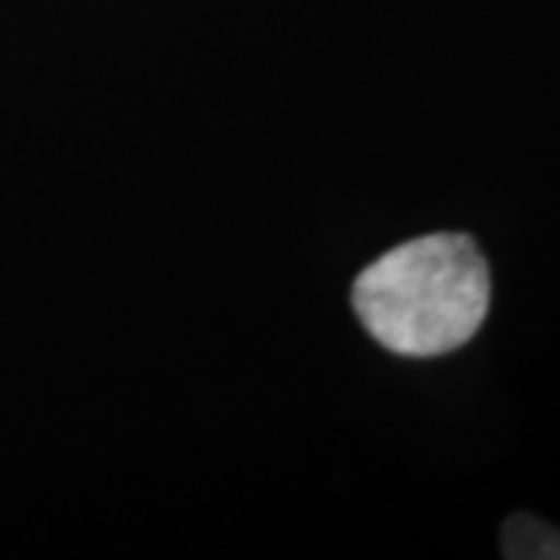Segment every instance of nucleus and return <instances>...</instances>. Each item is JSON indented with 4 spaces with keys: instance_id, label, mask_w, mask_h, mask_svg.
<instances>
[{
    "instance_id": "nucleus-1",
    "label": "nucleus",
    "mask_w": 560,
    "mask_h": 560,
    "mask_svg": "<svg viewBox=\"0 0 560 560\" xmlns=\"http://www.w3.org/2000/svg\"><path fill=\"white\" fill-rule=\"evenodd\" d=\"M492 302L489 261L467 234H427L374 259L352 283L361 327L405 359L448 355L477 337Z\"/></svg>"
},
{
    "instance_id": "nucleus-2",
    "label": "nucleus",
    "mask_w": 560,
    "mask_h": 560,
    "mask_svg": "<svg viewBox=\"0 0 560 560\" xmlns=\"http://www.w3.org/2000/svg\"><path fill=\"white\" fill-rule=\"evenodd\" d=\"M501 555L511 560H560V529L533 514H514L501 529Z\"/></svg>"
}]
</instances>
